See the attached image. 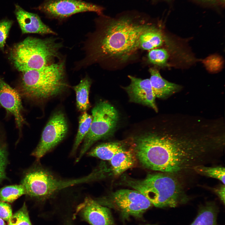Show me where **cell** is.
Listing matches in <instances>:
<instances>
[{
    "label": "cell",
    "mask_w": 225,
    "mask_h": 225,
    "mask_svg": "<svg viewBox=\"0 0 225 225\" xmlns=\"http://www.w3.org/2000/svg\"><path fill=\"white\" fill-rule=\"evenodd\" d=\"M205 133L168 128L133 138V148L145 168L175 175L203 165L222 148L219 136Z\"/></svg>",
    "instance_id": "cell-1"
},
{
    "label": "cell",
    "mask_w": 225,
    "mask_h": 225,
    "mask_svg": "<svg viewBox=\"0 0 225 225\" xmlns=\"http://www.w3.org/2000/svg\"><path fill=\"white\" fill-rule=\"evenodd\" d=\"M100 16L97 29L87 43L83 63L128 61L139 48L140 36L151 23L148 17L134 12L115 17Z\"/></svg>",
    "instance_id": "cell-2"
},
{
    "label": "cell",
    "mask_w": 225,
    "mask_h": 225,
    "mask_svg": "<svg viewBox=\"0 0 225 225\" xmlns=\"http://www.w3.org/2000/svg\"><path fill=\"white\" fill-rule=\"evenodd\" d=\"M22 72L17 90L27 102L45 101L60 94L67 86L62 61Z\"/></svg>",
    "instance_id": "cell-3"
},
{
    "label": "cell",
    "mask_w": 225,
    "mask_h": 225,
    "mask_svg": "<svg viewBox=\"0 0 225 225\" xmlns=\"http://www.w3.org/2000/svg\"><path fill=\"white\" fill-rule=\"evenodd\" d=\"M124 178L126 185L142 194L156 207H175L187 200L173 175L161 172L149 174L142 179Z\"/></svg>",
    "instance_id": "cell-4"
},
{
    "label": "cell",
    "mask_w": 225,
    "mask_h": 225,
    "mask_svg": "<svg viewBox=\"0 0 225 225\" xmlns=\"http://www.w3.org/2000/svg\"><path fill=\"white\" fill-rule=\"evenodd\" d=\"M61 46L52 38L42 39L28 37L13 46L10 57L20 71L38 69L54 63Z\"/></svg>",
    "instance_id": "cell-5"
},
{
    "label": "cell",
    "mask_w": 225,
    "mask_h": 225,
    "mask_svg": "<svg viewBox=\"0 0 225 225\" xmlns=\"http://www.w3.org/2000/svg\"><path fill=\"white\" fill-rule=\"evenodd\" d=\"M97 173L94 171L82 178L73 179H62L49 170L36 165L25 173L21 183L26 194L31 198L44 200L52 197L65 188L81 183L88 182L98 179Z\"/></svg>",
    "instance_id": "cell-6"
},
{
    "label": "cell",
    "mask_w": 225,
    "mask_h": 225,
    "mask_svg": "<svg viewBox=\"0 0 225 225\" xmlns=\"http://www.w3.org/2000/svg\"><path fill=\"white\" fill-rule=\"evenodd\" d=\"M92 120L89 131L84 139L83 144L76 162H79L96 141L110 135L118 121L115 108L106 101L98 103L92 111Z\"/></svg>",
    "instance_id": "cell-7"
},
{
    "label": "cell",
    "mask_w": 225,
    "mask_h": 225,
    "mask_svg": "<svg viewBox=\"0 0 225 225\" xmlns=\"http://www.w3.org/2000/svg\"><path fill=\"white\" fill-rule=\"evenodd\" d=\"M96 201L103 206L117 210L124 219L131 216L141 218L152 205L144 196L134 189L118 190Z\"/></svg>",
    "instance_id": "cell-8"
},
{
    "label": "cell",
    "mask_w": 225,
    "mask_h": 225,
    "mask_svg": "<svg viewBox=\"0 0 225 225\" xmlns=\"http://www.w3.org/2000/svg\"><path fill=\"white\" fill-rule=\"evenodd\" d=\"M68 131L64 113L61 111L54 113L44 128L40 141L32 155L39 160L64 138Z\"/></svg>",
    "instance_id": "cell-9"
},
{
    "label": "cell",
    "mask_w": 225,
    "mask_h": 225,
    "mask_svg": "<svg viewBox=\"0 0 225 225\" xmlns=\"http://www.w3.org/2000/svg\"><path fill=\"white\" fill-rule=\"evenodd\" d=\"M38 9L50 18L60 19L86 12H93L101 16L104 10L101 6L83 0H44Z\"/></svg>",
    "instance_id": "cell-10"
},
{
    "label": "cell",
    "mask_w": 225,
    "mask_h": 225,
    "mask_svg": "<svg viewBox=\"0 0 225 225\" xmlns=\"http://www.w3.org/2000/svg\"><path fill=\"white\" fill-rule=\"evenodd\" d=\"M21 98L18 90L0 77V107L5 109L7 116L14 117L20 136L23 126L27 124L23 115L24 109Z\"/></svg>",
    "instance_id": "cell-11"
},
{
    "label": "cell",
    "mask_w": 225,
    "mask_h": 225,
    "mask_svg": "<svg viewBox=\"0 0 225 225\" xmlns=\"http://www.w3.org/2000/svg\"><path fill=\"white\" fill-rule=\"evenodd\" d=\"M75 214L90 225H115L109 208L90 197L78 206Z\"/></svg>",
    "instance_id": "cell-12"
},
{
    "label": "cell",
    "mask_w": 225,
    "mask_h": 225,
    "mask_svg": "<svg viewBox=\"0 0 225 225\" xmlns=\"http://www.w3.org/2000/svg\"><path fill=\"white\" fill-rule=\"evenodd\" d=\"M130 83L125 89L131 101L152 108L156 112L158 109L156 97L152 90L149 79H142L129 75Z\"/></svg>",
    "instance_id": "cell-13"
},
{
    "label": "cell",
    "mask_w": 225,
    "mask_h": 225,
    "mask_svg": "<svg viewBox=\"0 0 225 225\" xmlns=\"http://www.w3.org/2000/svg\"><path fill=\"white\" fill-rule=\"evenodd\" d=\"M15 7V16L23 33L55 34L42 22L38 15L25 11L18 4Z\"/></svg>",
    "instance_id": "cell-14"
},
{
    "label": "cell",
    "mask_w": 225,
    "mask_h": 225,
    "mask_svg": "<svg viewBox=\"0 0 225 225\" xmlns=\"http://www.w3.org/2000/svg\"><path fill=\"white\" fill-rule=\"evenodd\" d=\"M110 161L113 173L116 176L133 167L138 160L133 147V139L129 145L117 152Z\"/></svg>",
    "instance_id": "cell-15"
},
{
    "label": "cell",
    "mask_w": 225,
    "mask_h": 225,
    "mask_svg": "<svg viewBox=\"0 0 225 225\" xmlns=\"http://www.w3.org/2000/svg\"><path fill=\"white\" fill-rule=\"evenodd\" d=\"M168 41L162 30L151 23L141 34L139 40V48L149 51L159 48Z\"/></svg>",
    "instance_id": "cell-16"
},
{
    "label": "cell",
    "mask_w": 225,
    "mask_h": 225,
    "mask_svg": "<svg viewBox=\"0 0 225 225\" xmlns=\"http://www.w3.org/2000/svg\"><path fill=\"white\" fill-rule=\"evenodd\" d=\"M149 71L150 75L149 80L156 98H167L181 88L179 85L168 82L162 78L157 68H151Z\"/></svg>",
    "instance_id": "cell-17"
},
{
    "label": "cell",
    "mask_w": 225,
    "mask_h": 225,
    "mask_svg": "<svg viewBox=\"0 0 225 225\" xmlns=\"http://www.w3.org/2000/svg\"><path fill=\"white\" fill-rule=\"evenodd\" d=\"M132 140V139H131L102 143L92 149L88 155L89 156L110 161L117 152L129 145Z\"/></svg>",
    "instance_id": "cell-18"
},
{
    "label": "cell",
    "mask_w": 225,
    "mask_h": 225,
    "mask_svg": "<svg viewBox=\"0 0 225 225\" xmlns=\"http://www.w3.org/2000/svg\"><path fill=\"white\" fill-rule=\"evenodd\" d=\"M91 83L90 79L86 77L73 87L76 94L77 106L81 111L85 112L90 107L89 94Z\"/></svg>",
    "instance_id": "cell-19"
},
{
    "label": "cell",
    "mask_w": 225,
    "mask_h": 225,
    "mask_svg": "<svg viewBox=\"0 0 225 225\" xmlns=\"http://www.w3.org/2000/svg\"><path fill=\"white\" fill-rule=\"evenodd\" d=\"M191 225H217V211L214 206L209 204L202 208Z\"/></svg>",
    "instance_id": "cell-20"
},
{
    "label": "cell",
    "mask_w": 225,
    "mask_h": 225,
    "mask_svg": "<svg viewBox=\"0 0 225 225\" xmlns=\"http://www.w3.org/2000/svg\"><path fill=\"white\" fill-rule=\"evenodd\" d=\"M92 120V116L85 112L79 118L78 129L71 152L72 154L75 152L80 144L88 132Z\"/></svg>",
    "instance_id": "cell-21"
},
{
    "label": "cell",
    "mask_w": 225,
    "mask_h": 225,
    "mask_svg": "<svg viewBox=\"0 0 225 225\" xmlns=\"http://www.w3.org/2000/svg\"><path fill=\"white\" fill-rule=\"evenodd\" d=\"M26 194L25 188L21 184L6 186L0 189V201L12 203Z\"/></svg>",
    "instance_id": "cell-22"
},
{
    "label": "cell",
    "mask_w": 225,
    "mask_h": 225,
    "mask_svg": "<svg viewBox=\"0 0 225 225\" xmlns=\"http://www.w3.org/2000/svg\"><path fill=\"white\" fill-rule=\"evenodd\" d=\"M169 57L168 50L159 48L149 50L147 56L148 61L150 63L161 67L168 65Z\"/></svg>",
    "instance_id": "cell-23"
},
{
    "label": "cell",
    "mask_w": 225,
    "mask_h": 225,
    "mask_svg": "<svg viewBox=\"0 0 225 225\" xmlns=\"http://www.w3.org/2000/svg\"><path fill=\"white\" fill-rule=\"evenodd\" d=\"M194 170L202 175L217 179L225 184V168L221 166L208 167L204 165L196 167Z\"/></svg>",
    "instance_id": "cell-24"
},
{
    "label": "cell",
    "mask_w": 225,
    "mask_h": 225,
    "mask_svg": "<svg viewBox=\"0 0 225 225\" xmlns=\"http://www.w3.org/2000/svg\"><path fill=\"white\" fill-rule=\"evenodd\" d=\"M8 222V225H32L25 202L19 210L12 215Z\"/></svg>",
    "instance_id": "cell-25"
},
{
    "label": "cell",
    "mask_w": 225,
    "mask_h": 225,
    "mask_svg": "<svg viewBox=\"0 0 225 225\" xmlns=\"http://www.w3.org/2000/svg\"><path fill=\"white\" fill-rule=\"evenodd\" d=\"M13 22L11 20L4 19L0 21V48L3 49Z\"/></svg>",
    "instance_id": "cell-26"
},
{
    "label": "cell",
    "mask_w": 225,
    "mask_h": 225,
    "mask_svg": "<svg viewBox=\"0 0 225 225\" xmlns=\"http://www.w3.org/2000/svg\"><path fill=\"white\" fill-rule=\"evenodd\" d=\"M8 163V152L5 145L0 148V183L6 178L5 170Z\"/></svg>",
    "instance_id": "cell-27"
},
{
    "label": "cell",
    "mask_w": 225,
    "mask_h": 225,
    "mask_svg": "<svg viewBox=\"0 0 225 225\" xmlns=\"http://www.w3.org/2000/svg\"><path fill=\"white\" fill-rule=\"evenodd\" d=\"M12 215L10 205L7 202L0 201V218L8 222Z\"/></svg>",
    "instance_id": "cell-28"
},
{
    "label": "cell",
    "mask_w": 225,
    "mask_h": 225,
    "mask_svg": "<svg viewBox=\"0 0 225 225\" xmlns=\"http://www.w3.org/2000/svg\"><path fill=\"white\" fill-rule=\"evenodd\" d=\"M225 184H223L218 188H214V190L215 192L224 204L225 203Z\"/></svg>",
    "instance_id": "cell-29"
},
{
    "label": "cell",
    "mask_w": 225,
    "mask_h": 225,
    "mask_svg": "<svg viewBox=\"0 0 225 225\" xmlns=\"http://www.w3.org/2000/svg\"><path fill=\"white\" fill-rule=\"evenodd\" d=\"M5 132L2 123L0 121V144L2 142L3 139L5 138Z\"/></svg>",
    "instance_id": "cell-30"
},
{
    "label": "cell",
    "mask_w": 225,
    "mask_h": 225,
    "mask_svg": "<svg viewBox=\"0 0 225 225\" xmlns=\"http://www.w3.org/2000/svg\"><path fill=\"white\" fill-rule=\"evenodd\" d=\"M0 225H6L4 220L0 218Z\"/></svg>",
    "instance_id": "cell-31"
},
{
    "label": "cell",
    "mask_w": 225,
    "mask_h": 225,
    "mask_svg": "<svg viewBox=\"0 0 225 225\" xmlns=\"http://www.w3.org/2000/svg\"><path fill=\"white\" fill-rule=\"evenodd\" d=\"M207 0V1H208V0Z\"/></svg>",
    "instance_id": "cell-32"
},
{
    "label": "cell",
    "mask_w": 225,
    "mask_h": 225,
    "mask_svg": "<svg viewBox=\"0 0 225 225\" xmlns=\"http://www.w3.org/2000/svg\"></svg>",
    "instance_id": "cell-33"
}]
</instances>
